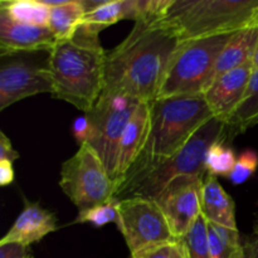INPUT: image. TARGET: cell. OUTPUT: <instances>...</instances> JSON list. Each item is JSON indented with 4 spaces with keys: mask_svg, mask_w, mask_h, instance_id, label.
Masks as SVG:
<instances>
[{
    "mask_svg": "<svg viewBox=\"0 0 258 258\" xmlns=\"http://www.w3.org/2000/svg\"><path fill=\"white\" fill-rule=\"evenodd\" d=\"M180 42L163 19L136 20L130 34L106 55L103 92L153 102Z\"/></svg>",
    "mask_w": 258,
    "mask_h": 258,
    "instance_id": "obj_1",
    "label": "cell"
},
{
    "mask_svg": "<svg viewBox=\"0 0 258 258\" xmlns=\"http://www.w3.org/2000/svg\"><path fill=\"white\" fill-rule=\"evenodd\" d=\"M106 55L100 34L81 25L75 37L48 53L52 96L90 112L105 88Z\"/></svg>",
    "mask_w": 258,
    "mask_h": 258,
    "instance_id": "obj_2",
    "label": "cell"
},
{
    "mask_svg": "<svg viewBox=\"0 0 258 258\" xmlns=\"http://www.w3.org/2000/svg\"><path fill=\"white\" fill-rule=\"evenodd\" d=\"M227 138L226 123L218 118L202 126L181 150L169 158L150 159L139 156L118 181L115 198L155 199L166 185L179 176L206 175V156L217 141Z\"/></svg>",
    "mask_w": 258,
    "mask_h": 258,
    "instance_id": "obj_3",
    "label": "cell"
},
{
    "mask_svg": "<svg viewBox=\"0 0 258 258\" xmlns=\"http://www.w3.org/2000/svg\"><path fill=\"white\" fill-rule=\"evenodd\" d=\"M212 118L214 115L204 95L156 98L150 102L148 139L139 156L163 159L174 155Z\"/></svg>",
    "mask_w": 258,
    "mask_h": 258,
    "instance_id": "obj_4",
    "label": "cell"
},
{
    "mask_svg": "<svg viewBox=\"0 0 258 258\" xmlns=\"http://www.w3.org/2000/svg\"><path fill=\"white\" fill-rule=\"evenodd\" d=\"M257 10L258 0H174L163 20L188 40L249 27Z\"/></svg>",
    "mask_w": 258,
    "mask_h": 258,
    "instance_id": "obj_5",
    "label": "cell"
},
{
    "mask_svg": "<svg viewBox=\"0 0 258 258\" xmlns=\"http://www.w3.org/2000/svg\"><path fill=\"white\" fill-rule=\"evenodd\" d=\"M232 34L181 40L169 62L159 97L204 95L213 83L217 60Z\"/></svg>",
    "mask_w": 258,
    "mask_h": 258,
    "instance_id": "obj_6",
    "label": "cell"
},
{
    "mask_svg": "<svg viewBox=\"0 0 258 258\" xmlns=\"http://www.w3.org/2000/svg\"><path fill=\"white\" fill-rule=\"evenodd\" d=\"M59 186L78 212L107 203L116 193L115 180L88 144L62 164Z\"/></svg>",
    "mask_w": 258,
    "mask_h": 258,
    "instance_id": "obj_7",
    "label": "cell"
},
{
    "mask_svg": "<svg viewBox=\"0 0 258 258\" xmlns=\"http://www.w3.org/2000/svg\"><path fill=\"white\" fill-rule=\"evenodd\" d=\"M140 103L128 96L102 92L92 110L86 113L91 122L88 145L100 156L113 180L121 138Z\"/></svg>",
    "mask_w": 258,
    "mask_h": 258,
    "instance_id": "obj_8",
    "label": "cell"
},
{
    "mask_svg": "<svg viewBox=\"0 0 258 258\" xmlns=\"http://www.w3.org/2000/svg\"><path fill=\"white\" fill-rule=\"evenodd\" d=\"M117 227L131 257L175 241L165 214L154 199L128 198L118 203Z\"/></svg>",
    "mask_w": 258,
    "mask_h": 258,
    "instance_id": "obj_9",
    "label": "cell"
},
{
    "mask_svg": "<svg viewBox=\"0 0 258 258\" xmlns=\"http://www.w3.org/2000/svg\"><path fill=\"white\" fill-rule=\"evenodd\" d=\"M53 85L47 62L40 63L18 57L3 58L0 67V111L30 96L52 95Z\"/></svg>",
    "mask_w": 258,
    "mask_h": 258,
    "instance_id": "obj_10",
    "label": "cell"
},
{
    "mask_svg": "<svg viewBox=\"0 0 258 258\" xmlns=\"http://www.w3.org/2000/svg\"><path fill=\"white\" fill-rule=\"evenodd\" d=\"M204 175L179 176L168 184L154 201L165 214L171 232L183 238L194 224L201 212Z\"/></svg>",
    "mask_w": 258,
    "mask_h": 258,
    "instance_id": "obj_11",
    "label": "cell"
},
{
    "mask_svg": "<svg viewBox=\"0 0 258 258\" xmlns=\"http://www.w3.org/2000/svg\"><path fill=\"white\" fill-rule=\"evenodd\" d=\"M58 40L48 27L14 22L0 10V55L2 58L29 52L49 53Z\"/></svg>",
    "mask_w": 258,
    "mask_h": 258,
    "instance_id": "obj_12",
    "label": "cell"
},
{
    "mask_svg": "<svg viewBox=\"0 0 258 258\" xmlns=\"http://www.w3.org/2000/svg\"><path fill=\"white\" fill-rule=\"evenodd\" d=\"M253 71V63L251 62L223 73L213 81L204 93V98L214 117L227 123L241 103Z\"/></svg>",
    "mask_w": 258,
    "mask_h": 258,
    "instance_id": "obj_13",
    "label": "cell"
},
{
    "mask_svg": "<svg viewBox=\"0 0 258 258\" xmlns=\"http://www.w3.org/2000/svg\"><path fill=\"white\" fill-rule=\"evenodd\" d=\"M55 229L57 218L53 212L43 208L39 203L25 201L24 208L0 243H20L30 247Z\"/></svg>",
    "mask_w": 258,
    "mask_h": 258,
    "instance_id": "obj_14",
    "label": "cell"
},
{
    "mask_svg": "<svg viewBox=\"0 0 258 258\" xmlns=\"http://www.w3.org/2000/svg\"><path fill=\"white\" fill-rule=\"evenodd\" d=\"M149 116L150 102H141L121 138L115 174L116 188L118 181L125 176L145 146L149 133Z\"/></svg>",
    "mask_w": 258,
    "mask_h": 258,
    "instance_id": "obj_15",
    "label": "cell"
},
{
    "mask_svg": "<svg viewBox=\"0 0 258 258\" xmlns=\"http://www.w3.org/2000/svg\"><path fill=\"white\" fill-rule=\"evenodd\" d=\"M202 216L209 223L237 229L236 204L232 197L218 183L217 176L207 175L202 189Z\"/></svg>",
    "mask_w": 258,
    "mask_h": 258,
    "instance_id": "obj_16",
    "label": "cell"
},
{
    "mask_svg": "<svg viewBox=\"0 0 258 258\" xmlns=\"http://www.w3.org/2000/svg\"><path fill=\"white\" fill-rule=\"evenodd\" d=\"M258 43V28L254 25L237 30L232 34L219 54L214 80L223 73L251 63Z\"/></svg>",
    "mask_w": 258,
    "mask_h": 258,
    "instance_id": "obj_17",
    "label": "cell"
},
{
    "mask_svg": "<svg viewBox=\"0 0 258 258\" xmlns=\"http://www.w3.org/2000/svg\"><path fill=\"white\" fill-rule=\"evenodd\" d=\"M136 18L138 0H106L100 8L85 14L82 27L96 34H100L105 28L120 20H136Z\"/></svg>",
    "mask_w": 258,
    "mask_h": 258,
    "instance_id": "obj_18",
    "label": "cell"
},
{
    "mask_svg": "<svg viewBox=\"0 0 258 258\" xmlns=\"http://www.w3.org/2000/svg\"><path fill=\"white\" fill-rule=\"evenodd\" d=\"M258 125V70L249 78L246 93L241 103L227 121V134L236 136Z\"/></svg>",
    "mask_w": 258,
    "mask_h": 258,
    "instance_id": "obj_19",
    "label": "cell"
},
{
    "mask_svg": "<svg viewBox=\"0 0 258 258\" xmlns=\"http://www.w3.org/2000/svg\"><path fill=\"white\" fill-rule=\"evenodd\" d=\"M85 14L80 0H66L59 7L50 8L48 28L58 42L70 40L83 24Z\"/></svg>",
    "mask_w": 258,
    "mask_h": 258,
    "instance_id": "obj_20",
    "label": "cell"
},
{
    "mask_svg": "<svg viewBox=\"0 0 258 258\" xmlns=\"http://www.w3.org/2000/svg\"><path fill=\"white\" fill-rule=\"evenodd\" d=\"M0 10L14 22L35 27H48L50 9L38 0H3Z\"/></svg>",
    "mask_w": 258,
    "mask_h": 258,
    "instance_id": "obj_21",
    "label": "cell"
},
{
    "mask_svg": "<svg viewBox=\"0 0 258 258\" xmlns=\"http://www.w3.org/2000/svg\"><path fill=\"white\" fill-rule=\"evenodd\" d=\"M208 243L211 258H243L244 244L238 229L226 228L208 222Z\"/></svg>",
    "mask_w": 258,
    "mask_h": 258,
    "instance_id": "obj_22",
    "label": "cell"
},
{
    "mask_svg": "<svg viewBox=\"0 0 258 258\" xmlns=\"http://www.w3.org/2000/svg\"><path fill=\"white\" fill-rule=\"evenodd\" d=\"M227 138L214 143L208 149L206 156V171L207 175L212 176H227L233 170L237 158L233 149L224 144Z\"/></svg>",
    "mask_w": 258,
    "mask_h": 258,
    "instance_id": "obj_23",
    "label": "cell"
},
{
    "mask_svg": "<svg viewBox=\"0 0 258 258\" xmlns=\"http://www.w3.org/2000/svg\"><path fill=\"white\" fill-rule=\"evenodd\" d=\"M189 258H211L208 243V221L199 216L185 237H183Z\"/></svg>",
    "mask_w": 258,
    "mask_h": 258,
    "instance_id": "obj_24",
    "label": "cell"
},
{
    "mask_svg": "<svg viewBox=\"0 0 258 258\" xmlns=\"http://www.w3.org/2000/svg\"><path fill=\"white\" fill-rule=\"evenodd\" d=\"M118 203H120V201L113 198L112 201L105 204L78 212L75 223H88L95 227H103L108 223L117 224Z\"/></svg>",
    "mask_w": 258,
    "mask_h": 258,
    "instance_id": "obj_25",
    "label": "cell"
},
{
    "mask_svg": "<svg viewBox=\"0 0 258 258\" xmlns=\"http://www.w3.org/2000/svg\"><path fill=\"white\" fill-rule=\"evenodd\" d=\"M258 168V154L253 150H246L237 158L236 165L229 174V180L234 185H241L246 183Z\"/></svg>",
    "mask_w": 258,
    "mask_h": 258,
    "instance_id": "obj_26",
    "label": "cell"
},
{
    "mask_svg": "<svg viewBox=\"0 0 258 258\" xmlns=\"http://www.w3.org/2000/svg\"><path fill=\"white\" fill-rule=\"evenodd\" d=\"M130 258H189L188 249L183 238L160 244Z\"/></svg>",
    "mask_w": 258,
    "mask_h": 258,
    "instance_id": "obj_27",
    "label": "cell"
},
{
    "mask_svg": "<svg viewBox=\"0 0 258 258\" xmlns=\"http://www.w3.org/2000/svg\"><path fill=\"white\" fill-rule=\"evenodd\" d=\"M72 134L78 146L88 144L91 138V122L87 116H80L72 125Z\"/></svg>",
    "mask_w": 258,
    "mask_h": 258,
    "instance_id": "obj_28",
    "label": "cell"
},
{
    "mask_svg": "<svg viewBox=\"0 0 258 258\" xmlns=\"http://www.w3.org/2000/svg\"><path fill=\"white\" fill-rule=\"evenodd\" d=\"M0 258H33L29 246L20 243H0Z\"/></svg>",
    "mask_w": 258,
    "mask_h": 258,
    "instance_id": "obj_29",
    "label": "cell"
},
{
    "mask_svg": "<svg viewBox=\"0 0 258 258\" xmlns=\"http://www.w3.org/2000/svg\"><path fill=\"white\" fill-rule=\"evenodd\" d=\"M19 158V153L13 148L9 138L3 131H0V161H10V163H14Z\"/></svg>",
    "mask_w": 258,
    "mask_h": 258,
    "instance_id": "obj_30",
    "label": "cell"
},
{
    "mask_svg": "<svg viewBox=\"0 0 258 258\" xmlns=\"http://www.w3.org/2000/svg\"><path fill=\"white\" fill-rule=\"evenodd\" d=\"M15 173L13 163L10 161H0V184L3 186L10 185L14 181Z\"/></svg>",
    "mask_w": 258,
    "mask_h": 258,
    "instance_id": "obj_31",
    "label": "cell"
},
{
    "mask_svg": "<svg viewBox=\"0 0 258 258\" xmlns=\"http://www.w3.org/2000/svg\"><path fill=\"white\" fill-rule=\"evenodd\" d=\"M243 258H258V238L248 241L244 243V257Z\"/></svg>",
    "mask_w": 258,
    "mask_h": 258,
    "instance_id": "obj_32",
    "label": "cell"
},
{
    "mask_svg": "<svg viewBox=\"0 0 258 258\" xmlns=\"http://www.w3.org/2000/svg\"><path fill=\"white\" fill-rule=\"evenodd\" d=\"M252 63H253L254 70H258V43L256 47V52H254V55H253V59H252Z\"/></svg>",
    "mask_w": 258,
    "mask_h": 258,
    "instance_id": "obj_33",
    "label": "cell"
},
{
    "mask_svg": "<svg viewBox=\"0 0 258 258\" xmlns=\"http://www.w3.org/2000/svg\"><path fill=\"white\" fill-rule=\"evenodd\" d=\"M252 25H254V27L258 28V10L256 12V14H254V18H253V22H252Z\"/></svg>",
    "mask_w": 258,
    "mask_h": 258,
    "instance_id": "obj_34",
    "label": "cell"
},
{
    "mask_svg": "<svg viewBox=\"0 0 258 258\" xmlns=\"http://www.w3.org/2000/svg\"><path fill=\"white\" fill-rule=\"evenodd\" d=\"M254 236H256V238H258V219L256 224H254Z\"/></svg>",
    "mask_w": 258,
    "mask_h": 258,
    "instance_id": "obj_35",
    "label": "cell"
}]
</instances>
